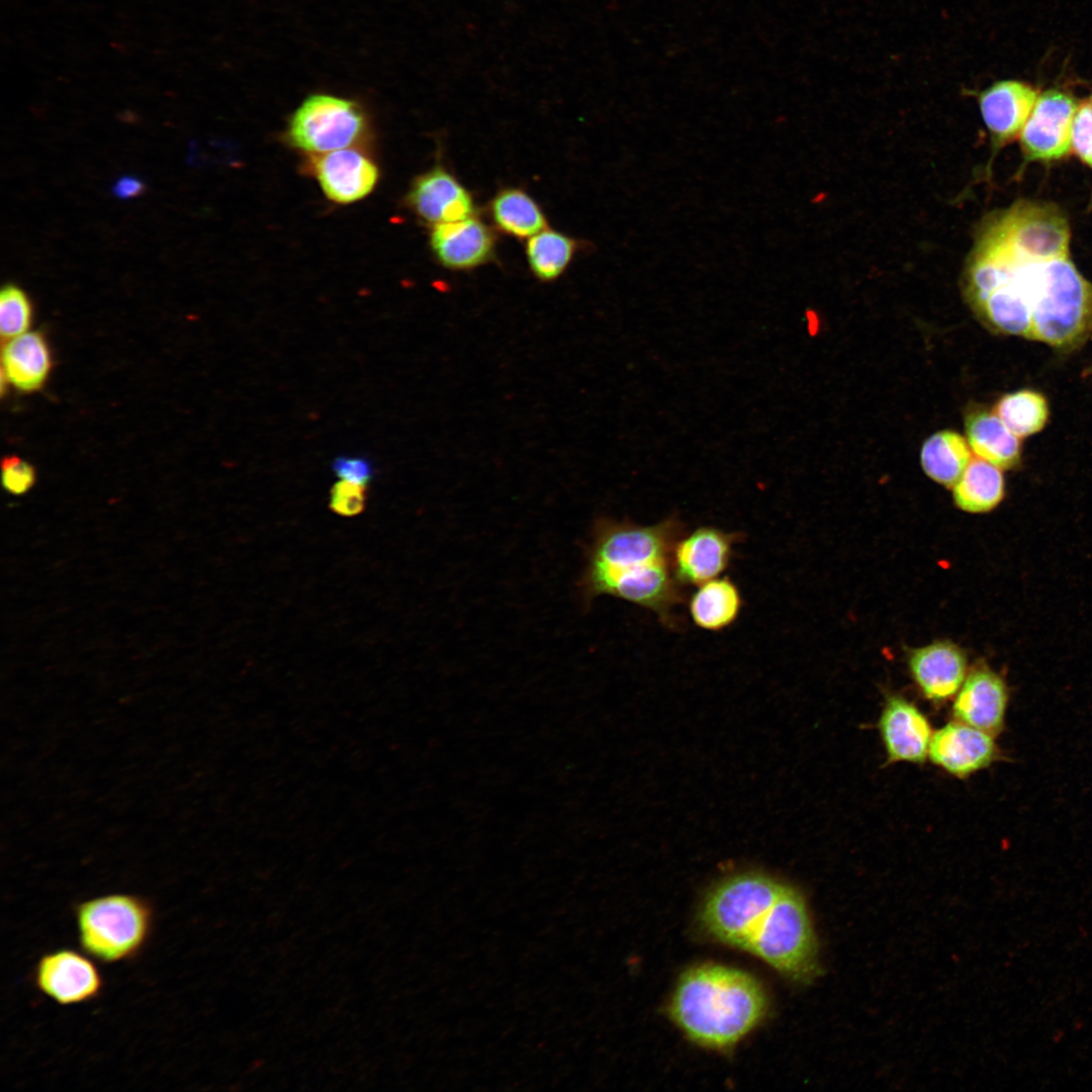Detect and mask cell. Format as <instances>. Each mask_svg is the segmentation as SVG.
Masks as SVG:
<instances>
[{"mask_svg": "<svg viewBox=\"0 0 1092 1092\" xmlns=\"http://www.w3.org/2000/svg\"><path fill=\"white\" fill-rule=\"evenodd\" d=\"M1070 228L1054 204L1019 200L985 217L963 270V295L995 332L1059 349L1092 332V283L1070 257Z\"/></svg>", "mask_w": 1092, "mask_h": 1092, "instance_id": "cell-1", "label": "cell"}, {"mask_svg": "<svg viewBox=\"0 0 1092 1092\" xmlns=\"http://www.w3.org/2000/svg\"><path fill=\"white\" fill-rule=\"evenodd\" d=\"M685 525L677 517L642 526L603 518L595 524L579 581L583 601L612 596L653 612L660 623L678 630L675 609L684 586L672 568V552Z\"/></svg>", "mask_w": 1092, "mask_h": 1092, "instance_id": "cell-2", "label": "cell"}, {"mask_svg": "<svg viewBox=\"0 0 1092 1092\" xmlns=\"http://www.w3.org/2000/svg\"><path fill=\"white\" fill-rule=\"evenodd\" d=\"M766 994L760 983L741 970L717 965L696 966L682 974L673 991L669 1013L695 1043L727 1050L764 1017Z\"/></svg>", "mask_w": 1092, "mask_h": 1092, "instance_id": "cell-3", "label": "cell"}, {"mask_svg": "<svg viewBox=\"0 0 1092 1092\" xmlns=\"http://www.w3.org/2000/svg\"><path fill=\"white\" fill-rule=\"evenodd\" d=\"M78 942L84 953L101 964L135 959L154 927L152 903L131 894H110L74 907Z\"/></svg>", "mask_w": 1092, "mask_h": 1092, "instance_id": "cell-4", "label": "cell"}, {"mask_svg": "<svg viewBox=\"0 0 1092 1092\" xmlns=\"http://www.w3.org/2000/svg\"><path fill=\"white\" fill-rule=\"evenodd\" d=\"M747 952L794 981L808 982L817 976V939L805 899L798 890L784 885Z\"/></svg>", "mask_w": 1092, "mask_h": 1092, "instance_id": "cell-5", "label": "cell"}, {"mask_svg": "<svg viewBox=\"0 0 1092 1092\" xmlns=\"http://www.w3.org/2000/svg\"><path fill=\"white\" fill-rule=\"evenodd\" d=\"M784 885L759 873L726 878L709 893L702 907L705 931L723 944L747 951Z\"/></svg>", "mask_w": 1092, "mask_h": 1092, "instance_id": "cell-6", "label": "cell"}, {"mask_svg": "<svg viewBox=\"0 0 1092 1092\" xmlns=\"http://www.w3.org/2000/svg\"><path fill=\"white\" fill-rule=\"evenodd\" d=\"M367 129L366 114L356 101L316 93L306 97L291 115L287 139L294 148L317 156L350 148Z\"/></svg>", "mask_w": 1092, "mask_h": 1092, "instance_id": "cell-7", "label": "cell"}, {"mask_svg": "<svg viewBox=\"0 0 1092 1092\" xmlns=\"http://www.w3.org/2000/svg\"><path fill=\"white\" fill-rule=\"evenodd\" d=\"M1078 104L1069 94L1048 90L1037 96L1020 131V146L1028 161H1055L1071 150V127Z\"/></svg>", "mask_w": 1092, "mask_h": 1092, "instance_id": "cell-8", "label": "cell"}, {"mask_svg": "<svg viewBox=\"0 0 1092 1092\" xmlns=\"http://www.w3.org/2000/svg\"><path fill=\"white\" fill-rule=\"evenodd\" d=\"M33 984L61 1005L96 999L103 988L102 977L85 953L61 948L42 954L33 971Z\"/></svg>", "mask_w": 1092, "mask_h": 1092, "instance_id": "cell-9", "label": "cell"}, {"mask_svg": "<svg viewBox=\"0 0 1092 1092\" xmlns=\"http://www.w3.org/2000/svg\"><path fill=\"white\" fill-rule=\"evenodd\" d=\"M741 538L739 533L713 526L684 533L672 552V568L677 581L686 587L717 578L729 567L734 547Z\"/></svg>", "mask_w": 1092, "mask_h": 1092, "instance_id": "cell-10", "label": "cell"}, {"mask_svg": "<svg viewBox=\"0 0 1092 1092\" xmlns=\"http://www.w3.org/2000/svg\"><path fill=\"white\" fill-rule=\"evenodd\" d=\"M406 203L419 218L432 226L475 215L470 192L442 166L433 167L413 181Z\"/></svg>", "mask_w": 1092, "mask_h": 1092, "instance_id": "cell-11", "label": "cell"}, {"mask_svg": "<svg viewBox=\"0 0 1092 1092\" xmlns=\"http://www.w3.org/2000/svg\"><path fill=\"white\" fill-rule=\"evenodd\" d=\"M496 237L491 228L475 215L433 225L430 248L445 268L465 271L488 263L494 255Z\"/></svg>", "mask_w": 1092, "mask_h": 1092, "instance_id": "cell-12", "label": "cell"}, {"mask_svg": "<svg viewBox=\"0 0 1092 1092\" xmlns=\"http://www.w3.org/2000/svg\"><path fill=\"white\" fill-rule=\"evenodd\" d=\"M993 737L956 720L933 733L928 754L934 764L964 779L989 766L998 757Z\"/></svg>", "mask_w": 1092, "mask_h": 1092, "instance_id": "cell-13", "label": "cell"}, {"mask_svg": "<svg viewBox=\"0 0 1092 1092\" xmlns=\"http://www.w3.org/2000/svg\"><path fill=\"white\" fill-rule=\"evenodd\" d=\"M312 170L325 195L341 204L363 199L373 191L379 179L376 164L352 148L317 155Z\"/></svg>", "mask_w": 1092, "mask_h": 1092, "instance_id": "cell-14", "label": "cell"}, {"mask_svg": "<svg viewBox=\"0 0 1092 1092\" xmlns=\"http://www.w3.org/2000/svg\"><path fill=\"white\" fill-rule=\"evenodd\" d=\"M1008 691L1003 678L985 665L967 674L956 694L952 716L957 721L995 736L1004 727Z\"/></svg>", "mask_w": 1092, "mask_h": 1092, "instance_id": "cell-15", "label": "cell"}, {"mask_svg": "<svg viewBox=\"0 0 1092 1092\" xmlns=\"http://www.w3.org/2000/svg\"><path fill=\"white\" fill-rule=\"evenodd\" d=\"M879 729L890 762L921 763L926 759L932 738L924 714L901 696H891L883 708Z\"/></svg>", "mask_w": 1092, "mask_h": 1092, "instance_id": "cell-16", "label": "cell"}, {"mask_svg": "<svg viewBox=\"0 0 1092 1092\" xmlns=\"http://www.w3.org/2000/svg\"><path fill=\"white\" fill-rule=\"evenodd\" d=\"M908 664L921 694L935 703L954 696L967 676V657L949 641H937L913 650Z\"/></svg>", "mask_w": 1092, "mask_h": 1092, "instance_id": "cell-17", "label": "cell"}, {"mask_svg": "<svg viewBox=\"0 0 1092 1092\" xmlns=\"http://www.w3.org/2000/svg\"><path fill=\"white\" fill-rule=\"evenodd\" d=\"M1037 99L1036 91L1020 81H999L979 95L983 121L994 147L1017 136Z\"/></svg>", "mask_w": 1092, "mask_h": 1092, "instance_id": "cell-18", "label": "cell"}, {"mask_svg": "<svg viewBox=\"0 0 1092 1092\" xmlns=\"http://www.w3.org/2000/svg\"><path fill=\"white\" fill-rule=\"evenodd\" d=\"M2 369L8 382L23 392L39 389L52 369V355L39 332H25L2 346Z\"/></svg>", "mask_w": 1092, "mask_h": 1092, "instance_id": "cell-19", "label": "cell"}, {"mask_svg": "<svg viewBox=\"0 0 1092 1092\" xmlns=\"http://www.w3.org/2000/svg\"><path fill=\"white\" fill-rule=\"evenodd\" d=\"M969 446L974 453L1000 469L1014 467L1020 460L1021 445L996 413L983 407L970 408L965 417Z\"/></svg>", "mask_w": 1092, "mask_h": 1092, "instance_id": "cell-20", "label": "cell"}, {"mask_svg": "<svg viewBox=\"0 0 1092 1092\" xmlns=\"http://www.w3.org/2000/svg\"><path fill=\"white\" fill-rule=\"evenodd\" d=\"M742 597L730 577H717L698 585L689 600V613L699 628L718 632L730 627L742 609Z\"/></svg>", "mask_w": 1092, "mask_h": 1092, "instance_id": "cell-21", "label": "cell"}, {"mask_svg": "<svg viewBox=\"0 0 1092 1092\" xmlns=\"http://www.w3.org/2000/svg\"><path fill=\"white\" fill-rule=\"evenodd\" d=\"M494 226L505 235L529 239L546 229L545 214L537 201L516 187L500 189L489 202Z\"/></svg>", "mask_w": 1092, "mask_h": 1092, "instance_id": "cell-22", "label": "cell"}, {"mask_svg": "<svg viewBox=\"0 0 1092 1092\" xmlns=\"http://www.w3.org/2000/svg\"><path fill=\"white\" fill-rule=\"evenodd\" d=\"M1005 483L1001 469L980 457L972 458L952 486L958 508L969 513H986L1004 497Z\"/></svg>", "mask_w": 1092, "mask_h": 1092, "instance_id": "cell-23", "label": "cell"}, {"mask_svg": "<svg viewBox=\"0 0 1092 1092\" xmlns=\"http://www.w3.org/2000/svg\"><path fill=\"white\" fill-rule=\"evenodd\" d=\"M971 457L967 440L957 432L943 430L930 436L921 448L924 472L934 481L951 487L959 480Z\"/></svg>", "mask_w": 1092, "mask_h": 1092, "instance_id": "cell-24", "label": "cell"}, {"mask_svg": "<svg viewBox=\"0 0 1092 1092\" xmlns=\"http://www.w3.org/2000/svg\"><path fill=\"white\" fill-rule=\"evenodd\" d=\"M578 243L571 237L544 229L527 240L526 258L533 275L543 282L556 280L571 263Z\"/></svg>", "mask_w": 1092, "mask_h": 1092, "instance_id": "cell-25", "label": "cell"}, {"mask_svg": "<svg viewBox=\"0 0 1092 1092\" xmlns=\"http://www.w3.org/2000/svg\"><path fill=\"white\" fill-rule=\"evenodd\" d=\"M995 413L1014 435L1023 438L1044 427L1049 407L1040 393L1023 389L1002 396Z\"/></svg>", "mask_w": 1092, "mask_h": 1092, "instance_id": "cell-26", "label": "cell"}, {"mask_svg": "<svg viewBox=\"0 0 1092 1092\" xmlns=\"http://www.w3.org/2000/svg\"><path fill=\"white\" fill-rule=\"evenodd\" d=\"M32 306L19 287L8 284L0 294V333L9 340L26 332L31 324Z\"/></svg>", "mask_w": 1092, "mask_h": 1092, "instance_id": "cell-27", "label": "cell"}, {"mask_svg": "<svg viewBox=\"0 0 1092 1092\" xmlns=\"http://www.w3.org/2000/svg\"><path fill=\"white\" fill-rule=\"evenodd\" d=\"M1071 149L1092 169V101L1077 107L1071 127Z\"/></svg>", "mask_w": 1092, "mask_h": 1092, "instance_id": "cell-28", "label": "cell"}, {"mask_svg": "<svg viewBox=\"0 0 1092 1092\" xmlns=\"http://www.w3.org/2000/svg\"><path fill=\"white\" fill-rule=\"evenodd\" d=\"M366 486L346 480L335 483L330 493V508L343 517L359 515L366 504Z\"/></svg>", "mask_w": 1092, "mask_h": 1092, "instance_id": "cell-29", "label": "cell"}, {"mask_svg": "<svg viewBox=\"0 0 1092 1092\" xmlns=\"http://www.w3.org/2000/svg\"><path fill=\"white\" fill-rule=\"evenodd\" d=\"M2 485L11 494L26 493L35 482V470L27 461L15 455L2 460Z\"/></svg>", "mask_w": 1092, "mask_h": 1092, "instance_id": "cell-30", "label": "cell"}, {"mask_svg": "<svg viewBox=\"0 0 1092 1092\" xmlns=\"http://www.w3.org/2000/svg\"><path fill=\"white\" fill-rule=\"evenodd\" d=\"M336 475L346 481L366 486L373 477V468L360 457H339L333 463Z\"/></svg>", "mask_w": 1092, "mask_h": 1092, "instance_id": "cell-31", "label": "cell"}, {"mask_svg": "<svg viewBox=\"0 0 1092 1092\" xmlns=\"http://www.w3.org/2000/svg\"><path fill=\"white\" fill-rule=\"evenodd\" d=\"M143 182L131 176H124L119 178L114 186L113 193L123 199L132 198L140 195L144 191Z\"/></svg>", "mask_w": 1092, "mask_h": 1092, "instance_id": "cell-32", "label": "cell"}]
</instances>
